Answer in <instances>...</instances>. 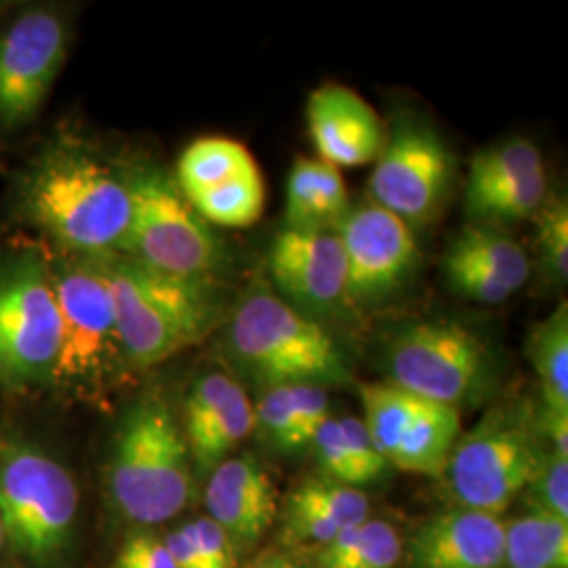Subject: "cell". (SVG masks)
I'll return each mask as SVG.
<instances>
[{"label": "cell", "mask_w": 568, "mask_h": 568, "mask_svg": "<svg viewBox=\"0 0 568 568\" xmlns=\"http://www.w3.org/2000/svg\"><path fill=\"white\" fill-rule=\"evenodd\" d=\"M20 211L61 253L108 257L121 253L131 199L124 171L87 145L53 142L21 180Z\"/></svg>", "instance_id": "obj_1"}, {"label": "cell", "mask_w": 568, "mask_h": 568, "mask_svg": "<svg viewBox=\"0 0 568 568\" xmlns=\"http://www.w3.org/2000/svg\"><path fill=\"white\" fill-rule=\"evenodd\" d=\"M121 328L126 365L143 371L201 344L224 316L215 281L171 276L124 255L98 257Z\"/></svg>", "instance_id": "obj_2"}, {"label": "cell", "mask_w": 568, "mask_h": 568, "mask_svg": "<svg viewBox=\"0 0 568 568\" xmlns=\"http://www.w3.org/2000/svg\"><path fill=\"white\" fill-rule=\"evenodd\" d=\"M194 467L182 424L161 394H145L116 427L105 487L124 520L154 527L178 516L192 499Z\"/></svg>", "instance_id": "obj_3"}, {"label": "cell", "mask_w": 568, "mask_h": 568, "mask_svg": "<svg viewBox=\"0 0 568 568\" xmlns=\"http://www.w3.org/2000/svg\"><path fill=\"white\" fill-rule=\"evenodd\" d=\"M225 347L246 379L270 387L345 386L352 368L321 321L255 286L232 312Z\"/></svg>", "instance_id": "obj_4"}, {"label": "cell", "mask_w": 568, "mask_h": 568, "mask_svg": "<svg viewBox=\"0 0 568 568\" xmlns=\"http://www.w3.org/2000/svg\"><path fill=\"white\" fill-rule=\"evenodd\" d=\"M79 504V485L58 457L21 434L0 436V520L20 567L65 568Z\"/></svg>", "instance_id": "obj_5"}, {"label": "cell", "mask_w": 568, "mask_h": 568, "mask_svg": "<svg viewBox=\"0 0 568 568\" xmlns=\"http://www.w3.org/2000/svg\"><path fill=\"white\" fill-rule=\"evenodd\" d=\"M60 310V352L51 384L72 394L93 396L110 386L126 356L116 310L98 257L47 253Z\"/></svg>", "instance_id": "obj_6"}, {"label": "cell", "mask_w": 568, "mask_h": 568, "mask_svg": "<svg viewBox=\"0 0 568 568\" xmlns=\"http://www.w3.org/2000/svg\"><path fill=\"white\" fill-rule=\"evenodd\" d=\"M124 178L131 222L119 255L171 276L215 281L227 265L224 239L187 203L175 178L152 164L126 169Z\"/></svg>", "instance_id": "obj_7"}, {"label": "cell", "mask_w": 568, "mask_h": 568, "mask_svg": "<svg viewBox=\"0 0 568 568\" xmlns=\"http://www.w3.org/2000/svg\"><path fill=\"white\" fill-rule=\"evenodd\" d=\"M392 386L432 403L474 405L493 382L487 344L453 321H417L394 331L384 349Z\"/></svg>", "instance_id": "obj_8"}, {"label": "cell", "mask_w": 568, "mask_h": 568, "mask_svg": "<svg viewBox=\"0 0 568 568\" xmlns=\"http://www.w3.org/2000/svg\"><path fill=\"white\" fill-rule=\"evenodd\" d=\"M60 352V310L47 253L0 264V384L26 392L51 384Z\"/></svg>", "instance_id": "obj_9"}, {"label": "cell", "mask_w": 568, "mask_h": 568, "mask_svg": "<svg viewBox=\"0 0 568 568\" xmlns=\"http://www.w3.org/2000/svg\"><path fill=\"white\" fill-rule=\"evenodd\" d=\"M535 429L527 417L497 410L459 436L443 474L457 508L499 516L525 493L546 453Z\"/></svg>", "instance_id": "obj_10"}, {"label": "cell", "mask_w": 568, "mask_h": 568, "mask_svg": "<svg viewBox=\"0 0 568 568\" xmlns=\"http://www.w3.org/2000/svg\"><path fill=\"white\" fill-rule=\"evenodd\" d=\"M363 424L387 466L440 478L462 436L453 406L413 396L387 382L363 384Z\"/></svg>", "instance_id": "obj_11"}, {"label": "cell", "mask_w": 568, "mask_h": 568, "mask_svg": "<svg viewBox=\"0 0 568 568\" xmlns=\"http://www.w3.org/2000/svg\"><path fill=\"white\" fill-rule=\"evenodd\" d=\"M450 183L453 156L447 143L426 122L403 119L387 133L375 159L368 194L371 203L415 230L440 213Z\"/></svg>", "instance_id": "obj_12"}, {"label": "cell", "mask_w": 568, "mask_h": 568, "mask_svg": "<svg viewBox=\"0 0 568 568\" xmlns=\"http://www.w3.org/2000/svg\"><path fill=\"white\" fill-rule=\"evenodd\" d=\"M68 47V23L53 9H28L0 32V131H20L39 116Z\"/></svg>", "instance_id": "obj_13"}, {"label": "cell", "mask_w": 568, "mask_h": 568, "mask_svg": "<svg viewBox=\"0 0 568 568\" xmlns=\"http://www.w3.org/2000/svg\"><path fill=\"white\" fill-rule=\"evenodd\" d=\"M335 234L344 248L345 304L352 307L389 302L419 267L415 230L375 203L349 206Z\"/></svg>", "instance_id": "obj_14"}, {"label": "cell", "mask_w": 568, "mask_h": 568, "mask_svg": "<svg viewBox=\"0 0 568 568\" xmlns=\"http://www.w3.org/2000/svg\"><path fill=\"white\" fill-rule=\"evenodd\" d=\"M175 183L213 227H248L264 213L260 164L236 140L211 135L190 143L178 161Z\"/></svg>", "instance_id": "obj_15"}, {"label": "cell", "mask_w": 568, "mask_h": 568, "mask_svg": "<svg viewBox=\"0 0 568 568\" xmlns=\"http://www.w3.org/2000/svg\"><path fill=\"white\" fill-rule=\"evenodd\" d=\"M267 270L276 295L321 321L345 304V257L335 232L288 230L272 241Z\"/></svg>", "instance_id": "obj_16"}, {"label": "cell", "mask_w": 568, "mask_h": 568, "mask_svg": "<svg viewBox=\"0 0 568 568\" xmlns=\"http://www.w3.org/2000/svg\"><path fill=\"white\" fill-rule=\"evenodd\" d=\"M255 427V408L227 373L201 375L185 396L182 432L196 476H209L232 457Z\"/></svg>", "instance_id": "obj_17"}, {"label": "cell", "mask_w": 568, "mask_h": 568, "mask_svg": "<svg viewBox=\"0 0 568 568\" xmlns=\"http://www.w3.org/2000/svg\"><path fill=\"white\" fill-rule=\"evenodd\" d=\"M305 121L318 159L337 169L373 163L386 140L375 108L337 82H326L310 95Z\"/></svg>", "instance_id": "obj_18"}, {"label": "cell", "mask_w": 568, "mask_h": 568, "mask_svg": "<svg viewBox=\"0 0 568 568\" xmlns=\"http://www.w3.org/2000/svg\"><path fill=\"white\" fill-rule=\"evenodd\" d=\"M204 506L236 554L253 548L278 511L272 478L251 455L230 457L209 474Z\"/></svg>", "instance_id": "obj_19"}, {"label": "cell", "mask_w": 568, "mask_h": 568, "mask_svg": "<svg viewBox=\"0 0 568 568\" xmlns=\"http://www.w3.org/2000/svg\"><path fill=\"white\" fill-rule=\"evenodd\" d=\"M506 523L485 511L455 508L429 518L410 541V568H501Z\"/></svg>", "instance_id": "obj_20"}, {"label": "cell", "mask_w": 568, "mask_h": 568, "mask_svg": "<svg viewBox=\"0 0 568 568\" xmlns=\"http://www.w3.org/2000/svg\"><path fill=\"white\" fill-rule=\"evenodd\" d=\"M366 520L365 493L326 478L305 480L284 504V537L291 544L325 548L339 532Z\"/></svg>", "instance_id": "obj_21"}, {"label": "cell", "mask_w": 568, "mask_h": 568, "mask_svg": "<svg viewBox=\"0 0 568 568\" xmlns=\"http://www.w3.org/2000/svg\"><path fill=\"white\" fill-rule=\"evenodd\" d=\"M342 169L300 156L286 178L284 220L288 230L335 232L349 211Z\"/></svg>", "instance_id": "obj_22"}, {"label": "cell", "mask_w": 568, "mask_h": 568, "mask_svg": "<svg viewBox=\"0 0 568 568\" xmlns=\"http://www.w3.org/2000/svg\"><path fill=\"white\" fill-rule=\"evenodd\" d=\"M527 356L537 373L544 408L568 413V305H560L546 321L532 326Z\"/></svg>", "instance_id": "obj_23"}, {"label": "cell", "mask_w": 568, "mask_h": 568, "mask_svg": "<svg viewBox=\"0 0 568 568\" xmlns=\"http://www.w3.org/2000/svg\"><path fill=\"white\" fill-rule=\"evenodd\" d=\"M508 568H568V525L530 511L506 525Z\"/></svg>", "instance_id": "obj_24"}, {"label": "cell", "mask_w": 568, "mask_h": 568, "mask_svg": "<svg viewBox=\"0 0 568 568\" xmlns=\"http://www.w3.org/2000/svg\"><path fill=\"white\" fill-rule=\"evenodd\" d=\"M400 532L384 520H366L339 532L318 551V568H396L403 558Z\"/></svg>", "instance_id": "obj_25"}, {"label": "cell", "mask_w": 568, "mask_h": 568, "mask_svg": "<svg viewBox=\"0 0 568 568\" xmlns=\"http://www.w3.org/2000/svg\"><path fill=\"white\" fill-rule=\"evenodd\" d=\"M448 253L483 265L518 291L530 278V260L520 243L490 225H467L448 246Z\"/></svg>", "instance_id": "obj_26"}, {"label": "cell", "mask_w": 568, "mask_h": 568, "mask_svg": "<svg viewBox=\"0 0 568 568\" xmlns=\"http://www.w3.org/2000/svg\"><path fill=\"white\" fill-rule=\"evenodd\" d=\"M546 169L544 154L527 138H511L474 154L467 171L466 199L520 182Z\"/></svg>", "instance_id": "obj_27"}, {"label": "cell", "mask_w": 568, "mask_h": 568, "mask_svg": "<svg viewBox=\"0 0 568 568\" xmlns=\"http://www.w3.org/2000/svg\"><path fill=\"white\" fill-rule=\"evenodd\" d=\"M548 171L528 175L520 182L490 190L478 196L466 199L467 217L476 225L518 224L537 215V211L548 201Z\"/></svg>", "instance_id": "obj_28"}, {"label": "cell", "mask_w": 568, "mask_h": 568, "mask_svg": "<svg viewBox=\"0 0 568 568\" xmlns=\"http://www.w3.org/2000/svg\"><path fill=\"white\" fill-rule=\"evenodd\" d=\"M537 255L546 278L556 286L568 281V204L567 199H551L537 211Z\"/></svg>", "instance_id": "obj_29"}, {"label": "cell", "mask_w": 568, "mask_h": 568, "mask_svg": "<svg viewBox=\"0 0 568 568\" xmlns=\"http://www.w3.org/2000/svg\"><path fill=\"white\" fill-rule=\"evenodd\" d=\"M527 490L528 509L568 525V459L546 450Z\"/></svg>", "instance_id": "obj_30"}, {"label": "cell", "mask_w": 568, "mask_h": 568, "mask_svg": "<svg viewBox=\"0 0 568 568\" xmlns=\"http://www.w3.org/2000/svg\"><path fill=\"white\" fill-rule=\"evenodd\" d=\"M443 270L448 286L459 297L476 304H501L516 293L504 278H499L487 267L474 264L459 255H453L448 251L443 260Z\"/></svg>", "instance_id": "obj_31"}, {"label": "cell", "mask_w": 568, "mask_h": 568, "mask_svg": "<svg viewBox=\"0 0 568 568\" xmlns=\"http://www.w3.org/2000/svg\"><path fill=\"white\" fill-rule=\"evenodd\" d=\"M295 419L297 398L295 386L265 389L260 406L255 408V426L262 429L265 440L283 453H295Z\"/></svg>", "instance_id": "obj_32"}, {"label": "cell", "mask_w": 568, "mask_h": 568, "mask_svg": "<svg viewBox=\"0 0 568 568\" xmlns=\"http://www.w3.org/2000/svg\"><path fill=\"white\" fill-rule=\"evenodd\" d=\"M310 447L314 448L316 462L326 474V480L339 483L345 487L361 488L363 480L361 474L352 462V455L345 447L344 434L339 427V419L328 417L323 427L316 432Z\"/></svg>", "instance_id": "obj_33"}, {"label": "cell", "mask_w": 568, "mask_h": 568, "mask_svg": "<svg viewBox=\"0 0 568 568\" xmlns=\"http://www.w3.org/2000/svg\"><path fill=\"white\" fill-rule=\"evenodd\" d=\"M339 427H342V434H344L345 447L349 450L352 462L361 474L363 487L382 480L386 476L389 466H387L386 459L382 457V453L373 445L363 419L342 417Z\"/></svg>", "instance_id": "obj_34"}, {"label": "cell", "mask_w": 568, "mask_h": 568, "mask_svg": "<svg viewBox=\"0 0 568 568\" xmlns=\"http://www.w3.org/2000/svg\"><path fill=\"white\" fill-rule=\"evenodd\" d=\"M297 398V419H295V450L310 447L316 432L323 427L328 413V394L325 387L295 386Z\"/></svg>", "instance_id": "obj_35"}, {"label": "cell", "mask_w": 568, "mask_h": 568, "mask_svg": "<svg viewBox=\"0 0 568 568\" xmlns=\"http://www.w3.org/2000/svg\"><path fill=\"white\" fill-rule=\"evenodd\" d=\"M112 568H178L164 539H159L150 532L131 535L114 560Z\"/></svg>", "instance_id": "obj_36"}, {"label": "cell", "mask_w": 568, "mask_h": 568, "mask_svg": "<svg viewBox=\"0 0 568 568\" xmlns=\"http://www.w3.org/2000/svg\"><path fill=\"white\" fill-rule=\"evenodd\" d=\"M206 568H236V549L222 528L209 516L190 523Z\"/></svg>", "instance_id": "obj_37"}, {"label": "cell", "mask_w": 568, "mask_h": 568, "mask_svg": "<svg viewBox=\"0 0 568 568\" xmlns=\"http://www.w3.org/2000/svg\"><path fill=\"white\" fill-rule=\"evenodd\" d=\"M164 546L169 549L173 562L178 568H206L203 560V554L196 546V539L192 535L190 523H185L180 528L171 530L164 537Z\"/></svg>", "instance_id": "obj_38"}, {"label": "cell", "mask_w": 568, "mask_h": 568, "mask_svg": "<svg viewBox=\"0 0 568 568\" xmlns=\"http://www.w3.org/2000/svg\"><path fill=\"white\" fill-rule=\"evenodd\" d=\"M251 568H302L297 567L295 562H291L288 558L284 556H265L264 560L255 562Z\"/></svg>", "instance_id": "obj_39"}, {"label": "cell", "mask_w": 568, "mask_h": 568, "mask_svg": "<svg viewBox=\"0 0 568 568\" xmlns=\"http://www.w3.org/2000/svg\"><path fill=\"white\" fill-rule=\"evenodd\" d=\"M4 551H7V549H4V530H2V520H0V558H2Z\"/></svg>", "instance_id": "obj_40"}]
</instances>
